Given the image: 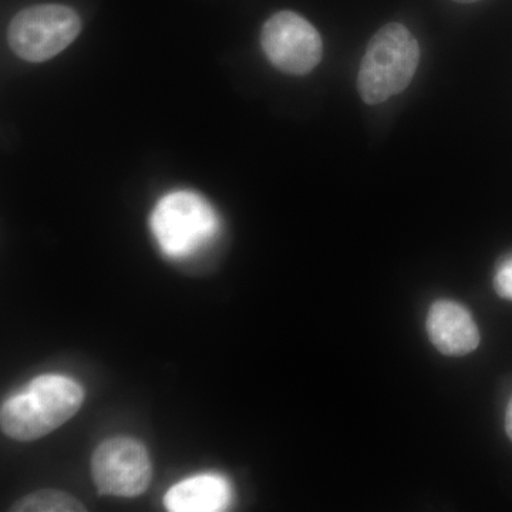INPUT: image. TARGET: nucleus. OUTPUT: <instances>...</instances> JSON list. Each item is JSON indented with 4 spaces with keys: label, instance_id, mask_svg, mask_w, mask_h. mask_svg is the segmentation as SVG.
<instances>
[{
    "label": "nucleus",
    "instance_id": "4",
    "mask_svg": "<svg viewBox=\"0 0 512 512\" xmlns=\"http://www.w3.org/2000/svg\"><path fill=\"white\" fill-rule=\"evenodd\" d=\"M82 32V19L69 6L47 3L23 9L10 22V49L26 62L52 59L72 45Z\"/></svg>",
    "mask_w": 512,
    "mask_h": 512
},
{
    "label": "nucleus",
    "instance_id": "6",
    "mask_svg": "<svg viewBox=\"0 0 512 512\" xmlns=\"http://www.w3.org/2000/svg\"><path fill=\"white\" fill-rule=\"evenodd\" d=\"M261 45L276 69L292 76L311 73L323 55L322 37L308 20L291 10L266 20Z\"/></svg>",
    "mask_w": 512,
    "mask_h": 512
},
{
    "label": "nucleus",
    "instance_id": "5",
    "mask_svg": "<svg viewBox=\"0 0 512 512\" xmlns=\"http://www.w3.org/2000/svg\"><path fill=\"white\" fill-rule=\"evenodd\" d=\"M92 474L100 494L138 497L150 487L153 464L141 441L117 436L104 440L94 450Z\"/></svg>",
    "mask_w": 512,
    "mask_h": 512
},
{
    "label": "nucleus",
    "instance_id": "11",
    "mask_svg": "<svg viewBox=\"0 0 512 512\" xmlns=\"http://www.w3.org/2000/svg\"><path fill=\"white\" fill-rule=\"evenodd\" d=\"M505 431H507L508 437L512 441V397L510 403H508L507 413H505Z\"/></svg>",
    "mask_w": 512,
    "mask_h": 512
},
{
    "label": "nucleus",
    "instance_id": "2",
    "mask_svg": "<svg viewBox=\"0 0 512 512\" xmlns=\"http://www.w3.org/2000/svg\"><path fill=\"white\" fill-rule=\"evenodd\" d=\"M420 47L406 26L389 23L377 30L366 47L357 76V90L367 104L384 103L412 82Z\"/></svg>",
    "mask_w": 512,
    "mask_h": 512
},
{
    "label": "nucleus",
    "instance_id": "1",
    "mask_svg": "<svg viewBox=\"0 0 512 512\" xmlns=\"http://www.w3.org/2000/svg\"><path fill=\"white\" fill-rule=\"evenodd\" d=\"M84 402V390L76 380L62 375H43L12 394L0 409V426L10 439H43L73 419Z\"/></svg>",
    "mask_w": 512,
    "mask_h": 512
},
{
    "label": "nucleus",
    "instance_id": "8",
    "mask_svg": "<svg viewBox=\"0 0 512 512\" xmlns=\"http://www.w3.org/2000/svg\"><path fill=\"white\" fill-rule=\"evenodd\" d=\"M232 503V487L221 474H198L174 484L164 497L171 512H220Z\"/></svg>",
    "mask_w": 512,
    "mask_h": 512
},
{
    "label": "nucleus",
    "instance_id": "10",
    "mask_svg": "<svg viewBox=\"0 0 512 512\" xmlns=\"http://www.w3.org/2000/svg\"><path fill=\"white\" fill-rule=\"evenodd\" d=\"M494 288L501 298L512 302V254L498 264L494 276Z\"/></svg>",
    "mask_w": 512,
    "mask_h": 512
},
{
    "label": "nucleus",
    "instance_id": "3",
    "mask_svg": "<svg viewBox=\"0 0 512 512\" xmlns=\"http://www.w3.org/2000/svg\"><path fill=\"white\" fill-rule=\"evenodd\" d=\"M214 207L194 191L164 195L151 214V231L164 255L188 259L210 247L220 234Z\"/></svg>",
    "mask_w": 512,
    "mask_h": 512
},
{
    "label": "nucleus",
    "instance_id": "7",
    "mask_svg": "<svg viewBox=\"0 0 512 512\" xmlns=\"http://www.w3.org/2000/svg\"><path fill=\"white\" fill-rule=\"evenodd\" d=\"M431 343L446 356H466L480 345V332L470 311L454 301H437L427 315Z\"/></svg>",
    "mask_w": 512,
    "mask_h": 512
},
{
    "label": "nucleus",
    "instance_id": "12",
    "mask_svg": "<svg viewBox=\"0 0 512 512\" xmlns=\"http://www.w3.org/2000/svg\"><path fill=\"white\" fill-rule=\"evenodd\" d=\"M453 2H457V3H474V2H478V0H453Z\"/></svg>",
    "mask_w": 512,
    "mask_h": 512
},
{
    "label": "nucleus",
    "instance_id": "9",
    "mask_svg": "<svg viewBox=\"0 0 512 512\" xmlns=\"http://www.w3.org/2000/svg\"><path fill=\"white\" fill-rule=\"evenodd\" d=\"M10 511L18 512H83L84 505L72 494L59 490H40L25 495Z\"/></svg>",
    "mask_w": 512,
    "mask_h": 512
}]
</instances>
